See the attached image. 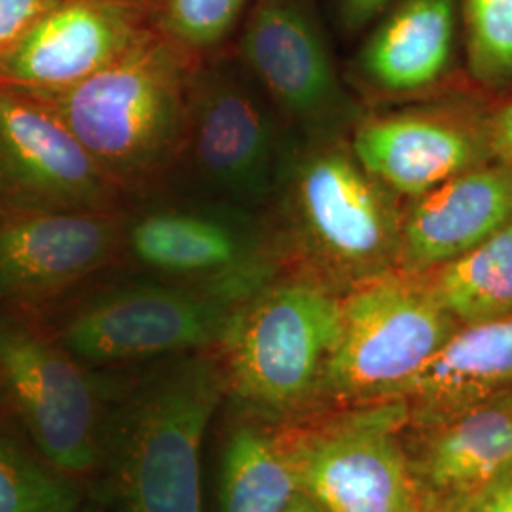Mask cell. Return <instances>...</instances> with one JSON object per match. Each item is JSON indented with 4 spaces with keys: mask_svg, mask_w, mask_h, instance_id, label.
Listing matches in <instances>:
<instances>
[{
    "mask_svg": "<svg viewBox=\"0 0 512 512\" xmlns=\"http://www.w3.org/2000/svg\"><path fill=\"white\" fill-rule=\"evenodd\" d=\"M224 399L217 351L112 374L84 512H205L203 450Z\"/></svg>",
    "mask_w": 512,
    "mask_h": 512,
    "instance_id": "obj_1",
    "label": "cell"
},
{
    "mask_svg": "<svg viewBox=\"0 0 512 512\" xmlns=\"http://www.w3.org/2000/svg\"><path fill=\"white\" fill-rule=\"evenodd\" d=\"M192 80L190 52L152 29L120 59L74 86L23 92L54 110L122 186L158 173L183 145Z\"/></svg>",
    "mask_w": 512,
    "mask_h": 512,
    "instance_id": "obj_2",
    "label": "cell"
},
{
    "mask_svg": "<svg viewBox=\"0 0 512 512\" xmlns=\"http://www.w3.org/2000/svg\"><path fill=\"white\" fill-rule=\"evenodd\" d=\"M338 332L340 294L300 272L275 275L239 308L217 349L224 404L277 425L323 412Z\"/></svg>",
    "mask_w": 512,
    "mask_h": 512,
    "instance_id": "obj_3",
    "label": "cell"
},
{
    "mask_svg": "<svg viewBox=\"0 0 512 512\" xmlns=\"http://www.w3.org/2000/svg\"><path fill=\"white\" fill-rule=\"evenodd\" d=\"M353 150L325 137L296 162L287 219L300 274L338 294L399 272L403 207Z\"/></svg>",
    "mask_w": 512,
    "mask_h": 512,
    "instance_id": "obj_4",
    "label": "cell"
},
{
    "mask_svg": "<svg viewBox=\"0 0 512 512\" xmlns=\"http://www.w3.org/2000/svg\"><path fill=\"white\" fill-rule=\"evenodd\" d=\"M268 283H128L80 300L46 327L97 372L147 366L217 351L239 308Z\"/></svg>",
    "mask_w": 512,
    "mask_h": 512,
    "instance_id": "obj_5",
    "label": "cell"
},
{
    "mask_svg": "<svg viewBox=\"0 0 512 512\" xmlns=\"http://www.w3.org/2000/svg\"><path fill=\"white\" fill-rule=\"evenodd\" d=\"M112 374L82 365L42 319L0 306V416L82 488L92 475Z\"/></svg>",
    "mask_w": 512,
    "mask_h": 512,
    "instance_id": "obj_6",
    "label": "cell"
},
{
    "mask_svg": "<svg viewBox=\"0 0 512 512\" xmlns=\"http://www.w3.org/2000/svg\"><path fill=\"white\" fill-rule=\"evenodd\" d=\"M459 329L418 275L391 272L351 287L340 294L325 410L391 401Z\"/></svg>",
    "mask_w": 512,
    "mask_h": 512,
    "instance_id": "obj_7",
    "label": "cell"
},
{
    "mask_svg": "<svg viewBox=\"0 0 512 512\" xmlns=\"http://www.w3.org/2000/svg\"><path fill=\"white\" fill-rule=\"evenodd\" d=\"M399 399L325 410L281 425L300 494L323 512H416Z\"/></svg>",
    "mask_w": 512,
    "mask_h": 512,
    "instance_id": "obj_8",
    "label": "cell"
},
{
    "mask_svg": "<svg viewBox=\"0 0 512 512\" xmlns=\"http://www.w3.org/2000/svg\"><path fill=\"white\" fill-rule=\"evenodd\" d=\"M114 211L0 207V306L42 319L122 247Z\"/></svg>",
    "mask_w": 512,
    "mask_h": 512,
    "instance_id": "obj_9",
    "label": "cell"
},
{
    "mask_svg": "<svg viewBox=\"0 0 512 512\" xmlns=\"http://www.w3.org/2000/svg\"><path fill=\"white\" fill-rule=\"evenodd\" d=\"M118 184L35 95L0 84V198L4 205L114 211Z\"/></svg>",
    "mask_w": 512,
    "mask_h": 512,
    "instance_id": "obj_10",
    "label": "cell"
},
{
    "mask_svg": "<svg viewBox=\"0 0 512 512\" xmlns=\"http://www.w3.org/2000/svg\"><path fill=\"white\" fill-rule=\"evenodd\" d=\"M241 57L294 122L329 131L348 116V97L310 0H255Z\"/></svg>",
    "mask_w": 512,
    "mask_h": 512,
    "instance_id": "obj_11",
    "label": "cell"
},
{
    "mask_svg": "<svg viewBox=\"0 0 512 512\" xmlns=\"http://www.w3.org/2000/svg\"><path fill=\"white\" fill-rule=\"evenodd\" d=\"M351 150L397 198L412 200L478 165L495 162L488 116L416 109L374 116L353 131Z\"/></svg>",
    "mask_w": 512,
    "mask_h": 512,
    "instance_id": "obj_12",
    "label": "cell"
},
{
    "mask_svg": "<svg viewBox=\"0 0 512 512\" xmlns=\"http://www.w3.org/2000/svg\"><path fill=\"white\" fill-rule=\"evenodd\" d=\"M148 31L139 0H63L0 61V84L69 88L109 67Z\"/></svg>",
    "mask_w": 512,
    "mask_h": 512,
    "instance_id": "obj_13",
    "label": "cell"
},
{
    "mask_svg": "<svg viewBox=\"0 0 512 512\" xmlns=\"http://www.w3.org/2000/svg\"><path fill=\"white\" fill-rule=\"evenodd\" d=\"M192 150L203 175L243 198H260L277 173V131L264 103L228 74L194 78L188 107Z\"/></svg>",
    "mask_w": 512,
    "mask_h": 512,
    "instance_id": "obj_14",
    "label": "cell"
},
{
    "mask_svg": "<svg viewBox=\"0 0 512 512\" xmlns=\"http://www.w3.org/2000/svg\"><path fill=\"white\" fill-rule=\"evenodd\" d=\"M511 222V165L490 162L463 171L404 205L399 272L433 270Z\"/></svg>",
    "mask_w": 512,
    "mask_h": 512,
    "instance_id": "obj_15",
    "label": "cell"
},
{
    "mask_svg": "<svg viewBox=\"0 0 512 512\" xmlns=\"http://www.w3.org/2000/svg\"><path fill=\"white\" fill-rule=\"evenodd\" d=\"M133 258L165 281L196 285L268 283L277 260L228 220L192 211H156L128 232Z\"/></svg>",
    "mask_w": 512,
    "mask_h": 512,
    "instance_id": "obj_16",
    "label": "cell"
},
{
    "mask_svg": "<svg viewBox=\"0 0 512 512\" xmlns=\"http://www.w3.org/2000/svg\"><path fill=\"white\" fill-rule=\"evenodd\" d=\"M404 446L420 494L467 503L512 473V397L406 427Z\"/></svg>",
    "mask_w": 512,
    "mask_h": 512,
    "instance_id": "obj_17",
    "label": "cell"
},
{
    "mask_svg": "<svg viewBox=\"0 0 512 512\" xmlns=\"http://www.w3.org/2000/svg\"><path fill=\"white\" fill-rule=\"evenodd\" d=\"M503 397H512V317L461 327L393 399L408 427H425Z\"/></svg>",
    "mask_w": 512,
    "mask_h": 512,
    "instance_id": "obj_18",
    "label": "cell"
},
{
    "mask_svg": "<svg viewBox=\"0 0 512 512\" xmlns=\"http://www.w3.org/2000/svg\"><path fill=\"white\" fill-rule=\"evenodd\" d=\"M461 0H399L359 55L366 82L385 93H418L452 67Z\"/></svg>",
    "mask_w": 512,
    "mask_h": 512,
    "instance_id": "obj_19",
    "label": "cell"
},
{
    "mask_svg": "<svg viewBox=\"0 0 512 512\" xmlns=\"http://www.w3.org/2000/svg\"><path fill=\"white\" fill-rule=\"evenodd\" d=\"M300 495L281 425L222 404L217 512H285Z\"/></svg>",
    "mask_w": 512,
    "mask_h": 512,
    "instance_id": "obj_20",
    "label": "cell"
},
{
    "mask_svg": "<svg viewBox=\"0 0 512 512\" xmlns=\"http://www.w3.org/2000/svg\"><path fill=\"white\" fill-rule=\"evenodd\" d=\"M414 275L459 327L512 317V222L469 253Z\"/></svg>",
    "mask_w": 512,
    "mask_h": 512,
    "instance_id": "obj_21",
    "label": "cell"
},
{
    "mask_svg": "<svg viewBox=\"0 0 512 512\" xmlns=\"http://www.w3.org/2000/svg\"><path fill=\"white\" fill-rule=\"evenodd\" d=\"M84 488L0 416V512H84Z\"/></svg>",
    "mask_w": 512,
    "mask_h": 512,
    "instance_id": "obj_22",
    "label": "cell"
},
{
    "mask_svg": "<svg viewBox=\"0 0 512 512\" xmlns=\"http://www.w3.org/2000/svg\"><path fill=\"white\" fill-rule=\"evenodd\" d=\"M469 73L484 86L512 82V0H461Z\"/></svg>",
    "mask_w": 512,
    "mask_h": 512,
    "instance_id": "obj_23",
    "label": "cell"
},
{
    "mask_svg": "<svg viewBox=\"0 0 512 512\" xmlns=\"http://www.w3.org/2000/svg\"><path fill=\"white\" fill-rule=\"evenodd\" d=\"M249 0H167L160 31L188 52L217 46L230 35Z\"/></svg>",
    "mask_w": 512,
    "mask_h": 512,
    "instance_id": "obj_24",
    "label": "cell"
},
{
    "mask_svg": "<svg viewBox=\"0 0 512 512\" xmlns=\"http://www.w3.org/2000/svg\"><path fill=\"white\" fill-rule=\"evenodd\" d=\"M63 0H0V61Z\"/></svg>",
    "mask_w": 512,
    "mask_h": 512,
    "instance_id": "obj_25",
    "label": "cell"
},
{
    "mask_svg": "<svg viewBox=\"0 0 512 512\" xmlns=\"http://www.w3.org/2000/svg\"><path fill=\"white\" fill-rule=\"evenodd\" d=\"M488 137L495 162L512 160V103L488 116Z\"/></svg>",
    "mask_w": 512,
    "mask_h": 512,
    "instance_id": "obj_26",
    "label": "cell"
},
{
    "mask_svg": "<svg viewBox=\"0 0 512 512\" xmlns=\"http://www.w3.org/2000/svg\"><path fill=\"white\" fill-rule=\"evenodd\" d=\"M467 512H512V473L469 499Z\"/></svg>",
    "mask_w": 512,
    "mask_h": 512,
    "instance_id": "obj_27",
    "label": "cell"
},
{
    "mask_svg": "<svg viewBox=\"0 0 512 512\" xmlns=\"http://www.w3.org/2000/svg\"><path fill=\"white\" fill-rule=\"evenodd\" d=\"M399 0H342V19L349 29H361Z\"/></svg>",
    "mask_w": 512,
    "mask_h": 512,
    "instance_id": "obj_28",
    "label": "cell"
},
{
    "mask_svg": "<svg viewBox=\"0 0 512 512\" xmlns=\"http://www.w3.org/2000/svg\"><path fill=\"white\" fill-rule=\"evenodd\" d=\"M416 512H467V503L459 499H440L420 494Z\"/></svg>",
    "mask_w": 512,
    "mask_h": 512,
    "instance_id": "obj_29",
    "label": "cell"
},
{
    "mask_svg": "<svg viewBox=\"0 0 512 512\" xmlns=\"http://www.w3.org/2000/svg\"><path fill=\"white\" fill-rule=\"evenodd\" d=\"M285 512H323L315 503H311L310 499H306L304 495H300L293 505Z\"/></svg>",
    "mask_w": 512,
    "mask_h": 512,
    "instance_id": "obj_30",
    "label": "cell"
},
{
    "mask_svg": "<svg viewBox=\"0 0 512 512\" xmlns=\"http://www.w3.org/2000/svg\"><path fill=\"white\" fill-rule=\"evenodd\" d=\"M507 164L511 165V169H512V160H511V162H507Z\"/></svg>",
    "mask_w": 512,
    "mask_h": 512,
    "instance_id": "obj_31",
    "label": "cell"
}]
</instances>
